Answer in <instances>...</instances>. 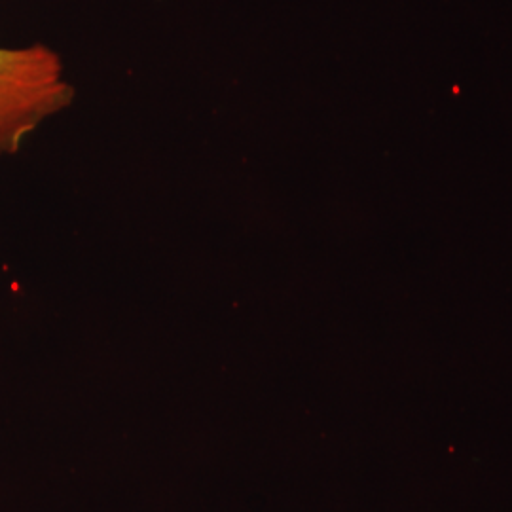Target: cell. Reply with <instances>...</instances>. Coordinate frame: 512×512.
<instances>
[{
    "label": "cell",
    "mask_w": 512,
    "mask_h": 512,
    "mask_svg": "<svg viewBox=\"0 0 512 512\" xmlns=\"http://www.w3.org/2000/svg\"><path fill=\"white\" fill-rule=\"evenodd\" d=\"M74 86L46 44L0 46V156H12L44 122L69 109Z\"/></svg>",
    "instance_id": "obj_1"
}]
</instances>
